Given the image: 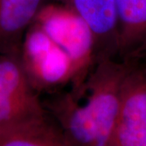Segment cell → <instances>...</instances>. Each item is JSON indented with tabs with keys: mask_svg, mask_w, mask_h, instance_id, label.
Masks as SVG:
<instances>
[{
	"mask_svg": "<svg viewBox=\"0 0 146 146\" xmlns=\"http://www.w3.org/2000/svg\"><path fill=\"white\" fill-rule=\"evenodd\" d=\"M119 16L118 59L139 62L146 56V0H116Z\"/></svg>",
	"mask_w": 146,
	"mask_h": 146,
	"instance_id": "9c48e42d",
	"label": "cell"
},
{
	"mask_svg": "<svg viewBox=\"0 0 146 146\" xmlns=\"http://www.w3.org/2000/svg\"><path fill=\"white\" fill-rule=\"evenodd\" d=\"M46 111L27 77L21 55L0 54V124Z\"/></svg>",
	"mask_w": 146,
	"mask_h": 146,
	"instance_id": "5b68a950",
	"label": "cell"
},
{
	"mask_svg": "<svg viewBox=\"0 0 146 146\" xmlns=\"http://www.w3.org/2000/svg\"><path fill=\"white\" fill-rule=\"evenodd\" d=\"M0 146H68L63 131L48 111L0 124Z\"/></svg>",
	"mask_w": 146,
	"mask_h": 146,
	"instance_id": "52a82bcc",
	"label": "cell"
},
{
	"mask_svg": "<svg viewBox=\"0 0 146 146\" xmlns=\"http://www.w3.org/2000/svg\"><path fill=\"white\" fill-rule=\"evenodd\" d=\"M21 61L37 94H54L72 84L74 68L71 58L34 21L22 42Z\"/></svg>",
	"mask_w": 146,
	"mask_h": 146,
	"instance_id": "3957f363",
	"label": "cell"
},
{
	"mask_svg": "<svg viewBox=\"0 0 146 146\" xmlns=\"http://www.w3.org/2000/svg\"><path fill=\"white\" fill-rule=\"evenodd\" d=\"M146 130V65L136 63L121 84L110 146H143Z\"/></svg>",
	"mask_w": 146,
	"mask_h": 146,
	"instance_id": "277c9868",
	"label": "cell"
},
{
	"mask_svg": "<svg viewBox=\"0 0 146 146\" xmlns=\"http://www.w3.org/2000/svg\"><path fill=\"white\" fill-rule=\"evenodd\" d=\"M136 63L117 58L99 62L76 91L56 92L42 102L62 127L68 146H110L121 84Z\"/></svg>",
	"mask_w": 146,
	"mask_h": 146,
	"instance_id": "6da1fadb",
	"label": "cell"
},
{
	"mask_svg": "<svg viewBox=\"0 0 146 146\" xmlns=\"http://www.w3.org/2000/svg\"><path fill=\"white\" fill-rule=\"evenodd\" d=\"M50 0H0V54L21 55L28 28Z\"/></svg>",
	"mask_w": 146,
	"mask_h": 146,
	"instance_id": "ba28073f",
	"label": "cell"
},
{
	"mask_svg": "<svg viewBox=\"0 0 146 146\" xmlns=\"http://www.w3.org/2000/svg\"><path fill=\"white\" fill-rule=\"evenodd\" d=\"M143 146H146V130H145V139H144V143H143Z\"/></svg>",
	"mask_w": 146,
	"mask_h": 146,
	"instance_id": "30bf717a",
	"label": "cell"
},
{
	"mask_svg": "<svg viewBox=\"0 0 146 146\" xmlns=\"http://www.w3.org/2000/svg\"><path fill=\"white\" fill-rule=\"evenodd\" d=\"M87 22L94 40L95 63L118 59L119 16L116 0H56Z\"/></svg>",
	"mask_w": 146,
	"mask_h": 146,
	"instance_id": "8992f818",
	"label": "cell"
},
{
	"mask_svg": "<svg viewBox=\"0 0 146 146\" xmlns=\"http://www.w3.org/2000/svg\"><path fill=\"white\" fill-rule=\"evenodd\" d=\"M34 21L70 57L74 68L70 90L76 91L96 65L94 35L89 25L76 11L58 2L47 3Z\"/></svg>",
	"mask_w": 146,
	"mask_h": 146,
	"instance_id": "7a4b0ae2",
	"label": "cell"
}]
</instances>
